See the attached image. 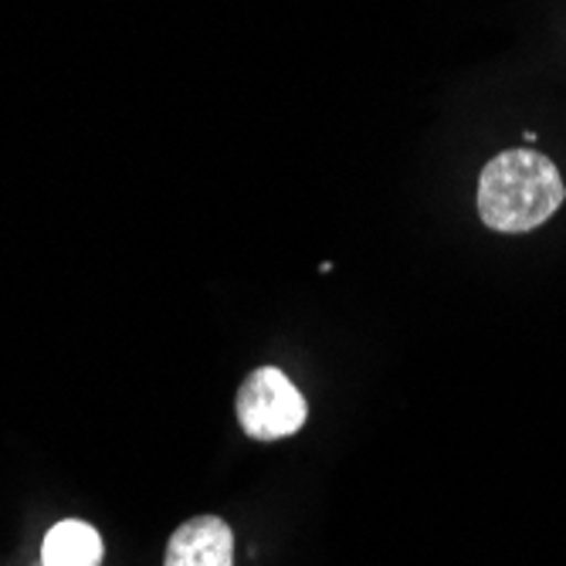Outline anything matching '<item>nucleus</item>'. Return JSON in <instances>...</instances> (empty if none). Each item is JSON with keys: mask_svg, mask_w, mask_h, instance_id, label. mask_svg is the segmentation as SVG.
<instances>
[{"mask_svg": "<svg viewBox=\"0 0 566 566\" xmlns=\"http://www.w3.org/2000/svg\"><path fill=\"white\" fill-rule=\"evenodd\" d=\"M563 200L566 184L556 164L539 149H502L479 177V218L499 234L536 231L559 211Z\"/></svg>", "mask_w": 566, "mask_h": 566, "instance_id": "obj_1", "label": "nucleus"}, {"mask_svg": "<svg viewBox=\"0 0 566 566\" xmlns=\"http://www.w3.org/2000/svg\"><path fill=\"white\" fill-rule=\"evenodd\" d=\"M305 397L279 367H259L238 390V421L254 441H282L305 424Z\"/></svg>", "mask_w": 566, "mask_h": 566, "instance_id": "obj_2", "label": "nucleus"}, {"mask_svg": "<svg viewBox=\"0 0 566 566\" xmlns=\"http://www.w3.org/2000/svg\"><path fill=\"white\" fill-rule=\"evenodd\" d=\"M164 566H234V533L221 516H193L167 543Z\"/></svg>", "mask_w": 566, "mask_h": 566, "instance_id": "obj_3", "label": "nucleus"}, {"mask_svg": "<svg viewBox=\"0 0 566 566\" xmlns=\"http://www.w3.org/2000/svg\"><path fill=\"white\" fill-rule=\"evenodd\" d=\"M102 536L82 520H65L51 526L41 543V566H98Z\"/></svg>", "mask_w": 566, "mask_h": 566, "instance_id": "obj_4", "label": "nucleus"}]
</instances>
